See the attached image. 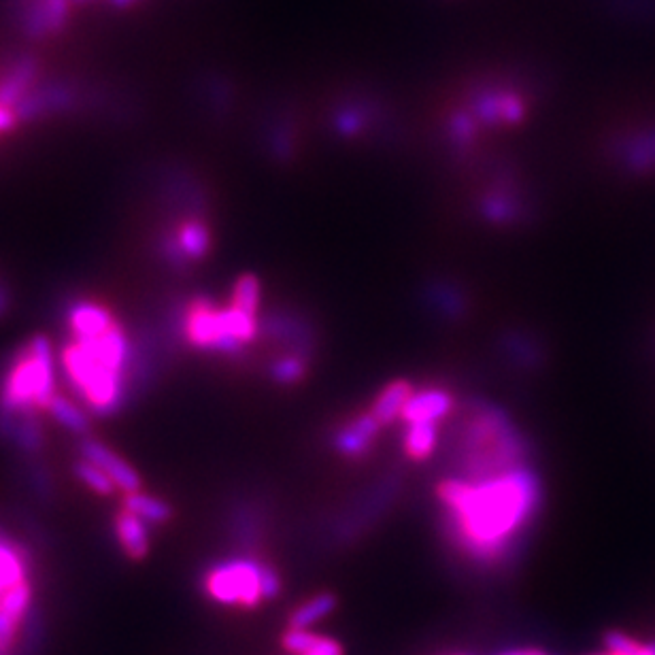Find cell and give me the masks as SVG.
Returning a JSON list of instances; mask_svg holds the SVG:
<instances>
[{"instance_id": "13", "label": "cell", "mask_w": 655, "mask_h": 655, "mask_svg": "<svg viewBox=\"0 0 655 655\" xmlns=\"http://www.w3.org/2000/svg\"><path fill=\"white\" fill-rule=\"evenodd\" d=\"M115 536L120 541L126 556L132 560H143L149 553V524L141 517L122 509L113 519Z\"/></svg>"}, {"instance_id": "1", "label": "cell", "mask_w": 655, "mask_h": 655, "mask_svg": "<svg viewBox=\"0 0 655 655\" xmlns=\"http://www.w3.org/2000/svg\"><path fill=\"white\" fill-rule=\"evenodd\" d=\"M449 545L477 566H498L513 556L539 507V485L526 468L483 477H453L436 487Z\"/></svg>"}, {"instance_id": "19", "label": "cell", "mask_w": 655, "mask_h": 655, "mask_svg": "<svg viewBox=\"0 0 655 655\" xmlns=\"http://www.w3.org/2000/svg\"><path fill=\"white\" fill-rule=\"evenodd\" d=\"M436 447V424H409L405 451L411 460H426Z\"/></svg>"}, {"instance_id": "15", "label": "cell", "mask_w": 655, "mask_h": 655, "mask_svg": "<svg viewBox=\"0 0 655 655\" xmlns=\"http://www.w3.org/2000/svg\"><path fill=\"white\" fill-rule=\"evenodd\" d=\"M379 430V422L368 413L358 419H354L339 436V447L347 453V456H362V453L371 447Z\"/></svg>"}, {"instance_id": "16", "label": "cell", "mask_w": 655, "mask_h": 655, "mask_svg": "<svg viewBox=\"0 0 655 655\" xmlns=\"http://www.w3.org/2000/svg\"><path fill=\"white\" fill-rule=\"evenodd\" d=\"M122 507L137 517H141L143 522L149 526H160L166 524L173 517V509L169 502H164L156 496H149L143 492H134V494H124Z\"/></svg>"}, {"instance_id": "10", "label": "cell", "mask_w": 655, "mask_h": 655, "mask_svg": "<svg viewBox=\"0 0 655 655\" xmlns=\"http://www.w3.org/2000/svg\"><path fill=\"white\" fill-rule=\"evenodd\" d=\"M75 98H77V90L73 86L62 81H54V83H45V86L39 88H32L13 111L18 115V120H35V117L60 111L64 107H73Z\"/></svg>"}, {"instance_id": "4", "label": "cell", "mask_w": 655, "mask_h": 655, "mask_svg": "<svg viewBox=\"0 0 655 655\" xmlns=\"http://www.w3.org/2000/svg\"><path fill=\"white\" fill-rule=\"evenodd\" d=\"M62 371L73 385L75 394L96 415H113L124 407L128 396V377L111 371L86 349L69 341L62 351Z\"/></svg>"}, {"instance_id": "21", "label": "cell", "mask_w": 655, "mask_h": 655, "mask_svg": "<svg viewBox=\"0 0 655 655\" xmlns=\"http://www.w3.org/2000/svg\"><path fill=\"white\" fill-rule=\"evenodd\" d=\"M232 307L249 315H256L260 309V281L254 275H243L232 288Z\"/></svg>"}, {"instance_id": "7", "label": "cell", "mask_w": 655, "mask_h": 655, "mask_svg": "<svg viewBox=\"0 0 655 655\" xmlns=\"http://www.w3.org/2000/svg\"><path fill=\"white\" fill-rule=\"evenodd\" d=\"M22 7V28L30 39L58 35L71 18V0H26Z\"/></svg>"}, {"instance_id": "2", "label": "cell", "mask_w": 655, "mask_h": 655, "mask_svg": "<svg viewBox=\"0 0 655 655\" xmlns=\"http://www.w3.org/2000/svg\"><path fill=\"white\" fill-rule=\"evenodd\" d=\"M56 362L47 337H32L7 362L0 381V413L37 415L56 396Z\"/></svg>"}, {"instance_id": "12", "label": "cell", "mask_w": 655, "mask_h": 655, "mask_svg": "<svg viewBox=\"0 0 655 655\" xmlns=\"http://www.w3.org/2000/svg\"><path fill=\"white\" fill-rule=\"evenodd\" d=\"M451 407V394H447L445 390L413 392L400 417L405 419L407 424H436L441 422L445 415H449Z\"/></svg>"}, {"instance_id": "25", "label": "cell", "mask_w": 655, "mask_h": 655, "mask_svg": "<svg viewBox=\"0 0 655 655\" xmlns=\"http://www.w3.org/2000/svg\"><path fill=\"white\" fill-rule=\"evenodd\" d=\"M609 655H655V649H653L651 643L649 645L641 643V645H638V649L632 651V653H609Z\"/></svg>"}, {"instance_id": "27", "label": "cell", "mask_w": 655, "mask_h": 655, "mask_svg": "<svg viewBox=\"0 0 655 655\" xmlns=\"http://www.w3.org/2000/svg\"><path fill=\"white\" fill-rule=\"evenodd\" d=\"M107 3H109L113 9H126V7H130V5L141 3V0H107Z\"/></svg>"}, {"instance_id": "24", "label": "cell", "mask_w": 655, "mask_h": 655, "mask_svg": "<svg viewBox=\"0 0 655 655\" xmlns=\"http://www.w3.org/2000/svg\"><path fill=\"white\" fill-rule=\"evenodd\" d=\"M18 115H15L13 109H7V107H0V134L3 132H9L11 128H15V124H18Z\"/></svg>"}, {"instance_id": "14", "label": "cell", "mask_w": 655, "mask_h": 655, "mask_svg": "<svg viewBox=\"0 0 655 655\" xmlns=\"http://www.w3.org/2000/svg\"><path fill=\"white\" fill-rule=\"evenodd\" d=\"M411 394H413V388L407 381L390 383L388 388H385L377 396L375 405L371 409V415L377 419L379 426L392 424L396 417H400L402 409H405V405H407V400L411 398Z\"/></svg>"}, {"instance_id": "5", "label": "cell", "mask_w": 655, "mask_h": 655, "mask_svg": "<svg viewBox=\"0 0 655 655\" xmlns=\"http://www.w3.org/2000/svg\"><path fill=\"white\" fill-rule=\"evenodd\" d=\"M183 337L198 349L222 351V354H234L241 347L234 343L226 326L224 309L215 307L209 298H194L181 315Z\"/></svg>"}, {"instance_id": "26", "label": "cell", "mask_w": 655, "mask_h": 655, "mask_svg": "<svg viewBox=\"0 0 655 655\" xmlns=\"http://www.w3.org/2000/svg\"><path fill=\"white\" fill-rule=\"evenodd\" d=\"M498 655H545L541 649H534V647H528V649H511V651H502Z\"/></svg>"}, {"instance_id": "22", "label": "cell", "mask_w": 655, "mask_h": 655, "mask_svg": "<svg viewBox=\"0 0 655 655\" xmlns=\"http://www.w3.org/2000/svg\"><path fill=\"white\" fill-rule=\"evenodd\" d=\"M602 643H604V651L607 653H632L638 649V645H641V641H636L634 636H630L626 632H619V630L604 634Z\"/></svg>"}, {"instance_id": "17", "label": "cell", "mask_w": 655, "mask_h": 655, "mask_svg": "<svg viewBox=\"0 0 655 655\" xmlns=\"http://www.w3.org/2000/svg\"><path fill=\"white\" fill-rule=\"evenodd\" d=\"M334 609H337V598H334L332 594H328V592L315 594L313 598L298 604V607L290 613V626L288 628L311 630L324 617L334 613Z\"/></svg>"}, {"instance_id": "30", "label": "cell", "mask_w": 655, "mask_h": 655, "mask_svg": "<svg viewBox=\"0 0 655 655\" xmlns=\"http://www.w3.org/2000/svg\"><path fill=\"white\" fill-rule=\"evenodd\" d=\"M587 655H609L607 651H600V653H587Z\"/></svg>"}, {"instance_id": "11", "label": "cell", "mask_w": 655, "mask_h": 655, "mask_svg": "<svg viewBox=\"0 0 655 655\" xmlns=\"http://www.w3.org/2000/svg\"><path fill=\"white\" fill-rule=\"evenodd\" d=\"M41 73V62L37 56H22L15 60L5 77L0 79V107L15 109L22 98L35 88Z\"/></svg>"}, {"instance_id": "20", "label": "cell", "mask_w": 655, "mask_h": 655, "mask_svg": "<svg viewBox=\"0 0 655 655\" xmlns=\"http://www.w3.org/2000/svg\"><path fill=\"white\" fill-rule=\"evenodd\" d=\"M73 473L83 485L88 487V490H92L98 496H113L117 490L115 483L111 481V477L105 473L103 468H98L96 464L83 460V458L73 464Z\"/></svg>"}, {"instance_id": "31", "label": "cell", "mask_w": 655, "mask_h": 655, "mask_svg": "<svg viewBox=\"0 0 655 655\" xmlns=\"http://www.w3.org/2000/svg\"><path fill=\"white\" fill-rule=\"evenodd\" d=\"M651 645H653V649H655V641H653V643H651Z\"/></svg>"}, {"instance_id": "18", "label": "cell", "mask_w": 655, "mask_h": 655, "mask_svg": "<svg viewBox=\"0 0 655 655\" xmlns=\"http://www.w3.org/2000/svg\"><path fill=\"white\" fill-rule=\"evenodd\" d=\"M47 413L52 415L62 428L77 432V434H86L92 426L90 415L86 411H81L75 402H71L62 394H56L52 398V402H49V407H47Z\"/></svg>"}, {"instance_id": "6", "label": "cell", "mask_w": 655, "mask_h": 655, "mask_svg": "<svg viewBox=\"0 0 655 655\" xmlns=\"http://www.w3.org/2000/svg\"><path fill=\"white\" fill-rule=\"evenodd\" d=\"M211 251V228L200 217H186L162 237V258L175 268L200 262Z\"/></svg>"}, {"instance_id": "23", "label": "cell", "mask_w": 655, "mask_h": 655, "mask_svg": "<svg viewBox=\"0 0 655 655\" xmlns=\"http://www.w3.org/2000/svg\"><path fill=\"white\" fill-rule=\"evenodd\" d=\"M305 655H345V649H343V645L339 641H334V638L322 634L319 643Z\"/></svg>"}, {"instance_id": "29", "label": "cell", "mask_w": 655, "mask_h": 655, "mask_svg": "<svg viewBox=\"0 0 655 655\" xmlns=\"http://www.w3.org/2000/svg\"><path fill=\"white\" fill-rule=\"evenodd\" d=\"M0 655H11V649L5 647V645H0Z\"/></svg>"}, {"instance_id": "28", "label": "cell", "mask_w": 655, "mask_h": 655, "mask_svg": "<svg viewBox=\"0 0 655 655\" xmlns=\"http://www.w3.org/2000/svg\"><path fill=\"white\" fill-rule=\"evenodd\" d=\"M7 309H9V294L3 285H0V315H3Z\"/></svg>"}, {"instance_id": "8", "label": "cell", "mask_w": 655, "mask_h": 655, "mask_svg": "<svg viewBox=\"0 0 655 655\" xmlns=\"http://www.w3.org/2000/svg\"><path fill=\"white\" fill-rule=\"evenodd\" d=\"M79 453L83 460H88L96 464L98 468H103L105 473L111 477L117 490H122L124 494H134L141 492V477L137 470H134L124 458L117 456L115 451H111L105 443H100L96 439H86L79 441Z\"/></svg>"}, {"instance_id": "9", "label": "cell", "mask_w": 655, "mask_h": 655, "mask_svg": "<svg viewBox=\"0 0 655 655\" xmlns=\"http://www.w3.org/2000/svg\"><path fill=\"white\" fill-rule=\"evenodd\" d=\"M64 319L73 337H81V339L100 337V334L109 332L115 324H120L109 307L86 298L73 300L64 311Z\"/></svg>"}, {"instance_id": "3", "label": "cell", "mask_w": 655, "mask_h": 655, "mask_svg": "<svg viewBox=\"0 0 655 655\" xmlns=\"http://www.w3.org/2000/svg\"><path fill=\"white\" fill-rule=\"evenodd\" d=\"M207 596L224 607L258 609L281 594V577L256 558H234L215 564L203 579Z\"/></svg>"}]
</instances>
